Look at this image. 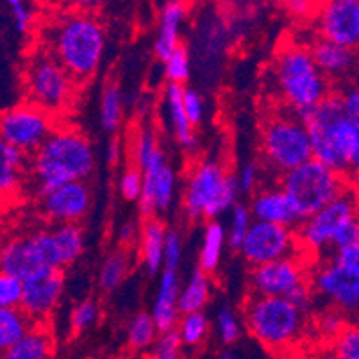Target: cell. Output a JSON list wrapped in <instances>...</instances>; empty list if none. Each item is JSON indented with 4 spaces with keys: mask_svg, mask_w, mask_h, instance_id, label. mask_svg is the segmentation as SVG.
<instances>
[{
    "mask_svg": "<svg viewBox=\"0 0 359 359\" xmlns=\"http://www.w3.org/2000/svg\"><path fill=\"white\" fill-rule=\"evenodd\" d=\"M84 252V233L79 224L52 225L48 229L9 238L2 245L0 269L2 273L22 280L45 272L74 264Z\"/></svg>",
    "mask_w": 359,
    "mask_h": 359,
    "instance_id": "1",
    "label": "cell"
},
{
    "mask_svg": "<svg viewBox=\"0 0 359 359\" xmlns=\"http://www.w3.org/2000/svg\"><path fill=\"white\" fill-rule=\"evenodd\" d=\"M47 52L77 83H86L99 70L106 50L104 25L93 13L68 11L48 25Z\"/></svg>",
    "mask_w": 359,
    "mask_h": 359,
    "instance_id": "2",
    "label": "cell"
},
{
    "mask_svg": "<svg viewBox=\"0 0 359 359\" xmlns=\"http://www.w3.org/2000/svg\"><path fill=\"white\" fill-rule=\"evenodd\" d=\"M95 170V150L74 127H57L29 163V175L38 197L68 182L86 181Z\"/></svg>",
    "mask_w": 359,
    "mask_h": 359,
    "instance_id": "3",
    "label": "cell"
},
{
    "mask_svg": "<svg viewBox=\"0 0 359 359\" xmlns=\"http://www.w3.org/2000/svg\"><path fill=\"white\" fill-rule=\"evenodd\" d=\"M272 84L286 109L302 115L332 93L331 81L316 65L311 48L288 43L277 52L272 65Z\"/></svg>",
    "mask_w": 359,
    "mask_h": 359,
    "instance_id": "4",
    "label": "cell"
},
{
    "mask_svg": "<svg viewBox=\"0 0 359 359\" xmlns=\"http://www.w3.org/2000/svg\"><path fill=\"white\" fill-rule=\"evenodd\" d=\"M299 116L308 127L313 159L348 177L358 145V127L348 118L339 91H332L324 102Z\"/></svg>",
    "mask_w": 359,
    "mask_h": 359,
    "instance_id": "5",
    "label": "cell"
},
{
    "mask_svg": "<svg viewBox=\"0 0 359 359\" xmlns=\"http://www.w3.org/2000/svg\"><path fill=\"white\" fill-rule=\"evenodd\" d=\"M359 220V191L355 186H348L336 201L324 210L300 222L297 227L300 252L304 256L332 254L358 241Z\"/></svg>",
    "mask_w": 359,
    "mask_h": 359,
    "instance_id": "6",
    "label": "cell"
},
{
    "mask_svg": "<svg viewBox=\"0 0 359 359\" xmlns=\"http://www.w3.org/2000/svg\"><path fill=\"white\" fill-rule=\"evenodd\" d=\"M130 159L143 174V194L138 201L142 217L147 220L156 213H166L174 204L177 175L152 127L143 126L136 130L130 140Z\"/></svg>",
    "mask_w": 359,
    "mask_h": 359,
    "instance_id": "7",
    "label": "cell"
},
{
    "mask_svg": "<svg viewBox=\"0 0 359 359\" xmlns=\"http://www.w3.org/2000/svg\"><path fill=\"white\" fill-rule=\"evenodd\" d=\"M241 190L236 175L222 163L204 159L191 166L182 190V210L188 220L211 222L238 204Z\"/></svg>",
    "mask_w": 359,
    "mask_h": 359,
    "instance_id": "8",
    "label": "cell"
},
{
    "mask_svg": "<svg viewBox=\"0 0 359 359\" xmlns=\"http://www.w3.org/2000/svg\"><path fill=\"white\" fill-rule=\"evenodd\" d=\"M261 154L277 175H283L311 161L313 147L304 120L290 109L270 113L261 127Z\"/></svg>",
    "mask_w": 359,
    "mask_h": 359,
    "instance_id": "9",
    "label": "cell"
},
{
    "mask_svg": "<svg viewBox=\"0 0 359 359\" xmlns=\"http://www.w3.org/2000/svg\"><path fill=\"white\" fill-rule=\"evenodd\" d=\"M306 313L283 297L252 295L243 306V324L254 338L269 348L293 344L304 329Z\"/></svg>",
    "mask_w": 359,
    "mask_h": 359,
    "instance_id": "10",
    "label": "cell"
},
{
    "mask_svg": "<svg viewBox=\"0 0 359 359\" xmlns=\"http://www.w3.org/2000/svg\"><path fill=\"white\" fill-rule=\"evenodd\" d=\"M348 181L351 179L347 175L338 174L324 163L311 159L283 175L280 188L290 195L300 218L306 220L344 194L351 186Z\"/></svg>",
    "mask_w": 359,
    "mask_h": 359,
    "instance_id": "11",
    "label": "cell"
},
{
    "mask_svg": "<svg viewBox=\"0 0 359 359\" xmlns=\"http://www.w3.org/2000/svg\"><path fill=\"white\" fill-rule=\"evenodd\" d=\"M77 84L47 50L36 52L25 67L24 86L27 100L54 116L70 107Z\"/></svg>",
    "mask_w": 359,
    "mask_h": 359,
    "instance_id": "12",
    "label": "cell"
},
{
    "mask_svg": "<svg viewBox=\"0 0 359 359\" xmlns=\"http://www.w3.org/2000/svg\"><path fill=\"white\" fill-rule=\"evenodd\" d=\"M57 127L52 113L29 100L8 107L0 118L2 142L20 149L27 156H34Z\"/></svg>",
    "mask_w": 359,
    "mask_h": 359,
    "instance_id": "13",
    "label": "cell"
},
{
    "mask_svg": "<svg viewBox=\"0 0 359 359\" xmlns=\"http://www.w3.org/2000/svg\"><path fill=\"white\" fill-rule=\"evenodd\" d=\"M240 252L254 269L285 257H293L299 254L302 256L297 240V229L259 220H254Z\"/></svg>",
    "mask_w": 359,
    "mask_h": 359,
    "instance_id": "14",
    "label": "cell"
},
{
    "mask_svg": "<svg viewBox=\"0 0 359 359\" xmlns=\"http://www.w3.org/2000/svg\"><path fill=\"white\" fill-rule=\"evenodd\" d=\"M309 280L315 295L345 316H359V279L339 266L334 259H324L313 266Z\"/></svg>",
    "mask_w": 359,
    "mask_h": 359,
    "instance_id": "15",
    "label": "cell"
},
{
    "mask_svg": "<svg viewBox=\"0 0 359 359\" xmlns=\"http://www.w3.org/2000/svg\"><path fill=\"white\" fill-rule=\"evenodd\" d=\"M313 25L322 40L359 50V0H320Z\"/></svg>",
    "mask_w": 359,
    "mask_h": 359,
    "instance_id": "16",
    "label": "cell"
},
{
    "mask_svg": "<svg viewBox=\"0 0 359 359\" xmlns=\"http://www.w3.org/2000/svg\"><path fill=\"white\" fill-rule=\"evenodd\" d=\"M309 272L311 269H308V263L299 256L285 257L256 266L250 276V288L254 295L288 299L299 286L308 283Z\"/></svg>",
    "mask_w": 359,
    "mask_h": 359,
    "instance_id": "17",
    "label": "cell"
},
{
    "mask_svg": "<svg viewBox=\"0 0 359 359\" xmlns=\"http://www.w3.org/2000/svg\"><path fill=\"white\" fill-rule=\"evenodd\" d=\"M91 208V190L86 181L68 182L40 197V211L55 225L79 224Z\"/></svg>",
    "mask_w": 359,
    "mask_h": 359,
    "instance_id": "18",
    "label": "cell"
},
{
    "mask_svg": "<svg viewBox=\"0 0 359 359\" xmlns=\"http://www.w3.org/2000/svg\"><path fill=\"white\" fill-rule=\"evenodd\" d=\"M65 292V277L60 270H45L24 280V300L20 308L34 324H43L52 315Z\"/></svg>",
    "mask_w": 359,
    "mask_h": 359,
    "instance_id": "19",
    "label": "cell"
},
{
    "mask_svg": "<svg viewBox=\"0 0 359 359\" xmlns=\"http://www.w3.org/2000/svg\"><path fill=\"white\" fill-rule=\"evenodd\" d=\"M249 208L254 220L285 225V227H293V229H297L302 222L295 204L290 198V195L280 188V184L272 186V188H263L257 194H254Z\"/></svg>",
    "mask_w": 359,
    "mask_h": 359,
    "instance_id": "20",
    "label": "cell"
},
{
    "mask_svg": "<svg viewBox=\"0 0 359 359\" xmlns=\"http://www.w3.org/2000/svg\"><path fill=\"white\" fill-rule=\"evenodd\" d=\"M311 54L316 65L329 81L348 79L359 68V50L344 47V45L332 43V41L316 38L313 41Z\"/></svg>",
    "mask_w": 359,
    "mask_h": 359,
    "instance_id": "21",
    "label": "cell"
},
{
    "mask_svg": "<svg viewBox=\"0 0 359 359\" xmlns=\"http://www.w3.org/2000/svg\"><path fill=\"white\" fill-rule=\"evenodd\" d=\"M179 295H181V286H179L177 270L165 269L159 273L158 293H156L152 311H150L161 334L177 329L179 320L182 316L179 309Z\"/></svg>",
    "mask_w": 359,
    "mask_h": 359,
    "instance_id": "22",
    "label": "cell"
},
{
    "mask_svg": "<svg viewBox=\"0 0 359 359\" xmlns=\"http://www.w3.org/2000/svg\"><path fill=\"white\" fill-rule=\"evenodd\" d=\"M188 16L184 0H166L159 15L158 34L154 41L156 57L165 63L181 47V27Z\"/></svg>",
    "mask_w": 359,
    "mask_h": 359,
    "instance_id": "23",
    "label": "cell"
},
{
    "mask_svg": "<svg viewBox=\"0 0 359 359\" xmlns=\"http://www.w3.org/2000/svg\"><path fill=\"white\" fill-rule=\"evenodd\" d=\"M184 86L168 84L165 88V109L175 142L188 154H194L197 150V136H195V126L184 111Z\"/></svg>",
    "mask_w": 359,
    "mask_h": 359,
    "instance_id": "24",
    "label": "cell"
},
{
    "mask_svg": "<svg viewBox=\"0 0 359 359\" xmlns=\"http://www.w3.org/2000/svg\"><path fill=\"white\" fill-rule=\"evenodd\" d=\"M140 256L149 276H158L165 269V249L168 229L158 218H147L140 227Z\"/></svg>",
    "mask_w": 359,
    "mask_h": 359,
    "instance_id": "25",
    "label": "cell"
},
{
    "mask_svg": "<svg viewBox=\"0 0 359 359\" xmlns=\"http://www.w3.org/2000/svg\"><path fill=\"white\" fill-rule=\"evenodd\" d=\"M2 352V359H52L54 339L43 324H36L18 344Z\"/></svg>",
    "mask_w": 359,
    "mask_h": 359,
    "instance_id": "26",
    "label": "cell"
},
{
    "mask_svg": "<svg viewBox=\"0 0 359 359\" xmlns=\"http://www.w3.org/2000/svg\"><path fill=\"white\" fill-rule=\"evenodd\" d=\"M229 245L227 241V229L218 220H211L205 224L204 234H202L201 252H198V269L205 273H215L220 266L224 247Z\"/></svg>",
    "mask_w": 359,
    "mask_h": 359,
    "instance_id": "27",
    "label": "cell"
},
{
    "mask_svg": "<svg viewBox=\"0 0 359 359\" xmlns=\"http://www.w3.org/2000/svg\"><path fill=\"white\" fill-rule=\"evenodd\" d=\"M211 299V277L204 270L195 266L190 279L186 280L184 288L179 295V309L181 313H197L204 311Z\"/></svg>",
    "mask_w": 359,
    "mask_h": 359,
    "instance_id": "28",
    "label": "cell"
},
{
    "mask_svg": "<svg viewBox=\"0 0 359 359\" xmlns=\"http://www.w3.org/2000/svg\"><path fill=\"white\" fill-rule=\"evenodd\" d=\"M34 325L22 308H0V348L8 351L18 344Z\"/></svg>",
    "mask_w": 359,
    "mask_h": 359,
    "instance_id": "29",
    "label": "cell"
},
{
    "mask_svg": "<svg viewBox=\"0 0 359 359\" xmlns=\"http://www.w3.org/2000/svg\"><path fill=\"white\" fill-rule=\"evenodd\" d=\"M130 269V257L126 249H118L115 252H109L106 259L102 261L99 272V286L102 292L111 293L115 292L123 280Z\"/></svg>",
    "mask_w": 359,
    "mask_h": 359,
    "instance_id": "30",
    "label": "cell"
},
{
    "mask_svg": "<svg viewBox=\"0 0 359 359\" xmlns=\"http://www.w3.org/2000/svg\"><path fill=\"white\" fill-rule=\"evenodd\" d=\"M159 336L161 332L150 313L140 311L130 318L129 327H127V344L130 348L142 351L150 345H156Z\"/></svg>",
    "mask_w": 359,
    "mask_h": 359,
    "instance_id": "31",
    "label": "cell"
},
{
    "mask_svg": "<svg viewBox=\"0 0 359 359\" xmlns=\"http://www.w3.org/2000/svg\"><path fill=\"white\" fill-rule=\"evenodd\" d=\"M123 118L122 91L115 83H107L100 100V126L106 133H115Z\"/></svg>",
    "mask_w": 359,
    "mask_h": 359,
    "instance_id": "32",
    "label": "cell"
},
{
    "mask_svg": "<svg viewBox=\"0 0 359 359\" xmlns=\"http://www.w3.org/2000/svg\"><path fill=\"white\" fill-rule=\"evenodd\" d=\"M177 334L181 338V344L186 347H197L205 339L210 332V320L204 311L184 313L179 320Z\"/></svg>",
    "mask_w": 359,
    "mask_h": 359,
    "instance_id": "33",
    "label": "cell"
},
{
    "mask_svg": "<svg viewBox=\"0 0 359 359\" xmlns=\"http://www.w3.org/2000/svg\"><path fill=\"white\" fill-rule=\"evenodd\" d=\"M254 224V217L250 213L249 205L238 202L231 210V222L229 229H227V241H229V247L234 250H240L241 245H243L245 238L249 234L250 227Z\"/></svg>",
    "mask_w": 359,
    "mask_h": 359,
    "instance_id": "34",
    "label": "cell"
},
{
    "mask_svg": "<svg viewBox=\"0 0 359 359\" xmlns=\"http://www.w3.org/2000/svg\"><path fill=\"white\" fill-rule=\"evenodd\" d=\"M163 65H165V79L168 81V84L184 86L188 83L191 75V57L184 45H181Z\"/></svg>",
    "mask_w": 359,
    "mask_h": 359,
    "instance_id": "35",
    "label": "cell"
},
{
    "mask_svg": "<svg viewBox=\"0 0 359 359\" xmlns=\"http://www.w3.org/2000/svg\"><path fill=\"white\" fill-rule=\"evenodd\" d=\"M339 95H341V100H344V107L347 111L348 118L358 127V145H355V152L352 156L348 179L355 181V184H359V84H354V86H348L347 90L339 91Z\"/></svg>",
    "mask_w": 359,
    "mask_h": 359,
    "instance_id": "36",
    "label": "cell"
},
{
    "mask_svg": "<svg viewBox=\"0 0 359 359\" xmlns=\"http://www.w3.org/2000/svg\"><path fill=\"white\" fill-rule=\"evenodd\" d=\"M332 359H359V325L348 324L331 341Z\"/></svg>",
    "mask_w": 359,
    "mask_h": 359,
    "instance_id": "37",
    "label": "cell"
},
{
    "mask_svg": "<svg viewBox=\"0 0 359 359\" xmlns=\"http://www.w3.org/2000/svg\"><path fill=\"white\" fill-rule=\"evenodd\" d=\"M241 320L238 313L231 306H222L215 316V327H217L218 338L225 345L234 344L241 334Z\"/></svg>",
    "mask_w": 359,
    "mask_h": 359,
    "instance_id": "38",
    "label": "cell"
},
{
    "mask_svg": "<svg viewBox=\"0 0 359 359\" xmlns=\"http://www.w3.org/2000/svg\"><path fill=\"white\" fill-rule=\"evenodd\" d=\"M100 316V304L93 299H86L75 306L70 315V327L75 334L88 331L97 324Z\"/></svg>",
    "mask_w": 359,
    "mask_h": 359,
    "instance_id": "39",
    "label": "cell"
},
{
    "mask_svg": "<svg viewBox=\"0 0 359 359\" xmlns=\"http://www.w3.org/2000/svg\"><path fill=\"white\" fill-rule=\"evenodd\" d=\"M118 191L122 198L129 202H138L143 194V174L135 165L126 166L118 179Z\"/></svg>",
    "mask_w": 359,
    "mask_h": 359,
    "instance_id": "40",
    "label": "cell"
},
{
    "mask_svg": "<svg viewBox=\"0 0 359 359\" xmlns=\"http://www.w3.org/2000/svg\"><path fill=\"white\" fill-rule=\"evenodd\" d=\"M24 300V280L20 277L0 276V308H20Z\"/></svg>",
    "mask_w": 359,
    "mask_h": 359,
    "instance_id": "41",
    "label": "cell"
},
{
    "mask_svg": "<svg viewBox=\"0 0 359 359\" xmlns=\"http://www.w3.org/2000/svg\"><path fill=\"white\" fill-rule=\"evenodd\" d=\"M347 325V316L334 308H329L325 309V311H322L320 313L318 320H316V327H318L320 334L324 336V338L331 339V341L339 334V332L344 331Z\"/></svg>",
    "mask_w": 359,
    "mask_h": 359,
    "instance_id": "42",
    "label": "cell"
},
{
    "mask_svg": "<svg viewBox=\"0 0 359 359\" xmlns=\"http://www.w3.org/2000/svg\"><path fill=\"white\" fill-rule=\"evenodd\" d=\"M6 4L11 13L15 31L22 36L27 34L31 31L32 18H34V13H32L31 6L27 4V0H6Z\"/></svg>",
    "mask_w": 359,
    "mask_h": 359,
    "instance_id": "43",
    "label": "cell"
},
{
    "mask_svg": "<svg viewBox=\"0 0 359 359\" xmlns=\"http://www.w3.org/2000/svg\"><path fill=\"white\" fill-rule=\"evenodd\" d=\"M181 338L177 331L163 332L154 345V352L150 359H179V348H181Z\"/></svg>",
    "mask_w": 359,
    "mask_h": 359,
    "instance_id": "44",
    "label": "cell"
},
{
    "mask_svg": "<svg viewBox=\"0 0 359 359\" xmlns=\"http://www.w3.org/2000/svg\"><path fill=\"white\" fill-rule=\"evenodd\" d=\"M25 170L13 168V166L0 163V190L4 197H13L24 184Z\"/></svg>",
    "mask_w": 359,
    "mask_h": 359,
    "instance_id": "45",
    "label": "cell"
},
{
    "mask_svg": "<svg viewBox=\"0 0 359 359\" xmlns=\"http://www.w3.org/2000/svg\"><path fill=\"white\" fill-rule=\"evenodd\" d=\"M184 111L195 127L201 126L205 115V104L204 97L194 88H186L184 91Z\"/></svg>",
    "mask_w": 359,
    "mask_h": 359,
    "instance_id": "46",
    "label": "cell"
},
{
    "mask_svg": "<svg viewBox=\"0 0 359 359\" xmlns=\"http://www.w3.org/2000/svg\"><path fill=\"white\" fill-rule=\"evenodd\" d=\"M236 177L241 194H257V186L261 181V166L254 161L245 163Z\"/></svg>",
    "mask_w": 359,
    "mask_h": 359,
    "instance_id": "47",
    "label": "cell"
},
{
    "mask_svg": "<svg viewBox=\"0 0 359 359\" xmlns=\"http://www.w3.org/2000/svg\"><path fill=\"white\" fill-rule=\"evenodd\" d=\"M182 259V240L177 231H168L165 249V269L179 270ZM163 269V270H165Z\"/></svg>",
    "mask_w": 359,
    "mask_h": 359,
    "instance_id": "48",
    "label": "cell"
},
{
    "mask_svg": "<svg viewBox=\"0 0 359 359\" xmlns=\"http://www.w3.org/2000/svg\"><path fill=\"white\" fill-rule=\"evenodd\" d=\"M331 257L339 264V266H344L347 272H351L352 276L359 279V243L348 245L345 249L332 254Z\"/></svg>",
    "mask_w": 359,
    "mask_h": 359,
    "instance_id": "49",
    "label": "cell"
},
{
    "mask_svg": "<svg viewBox=\"0 0 359 359\" xmlns=\"http://www.w3.org/2000/svg\"><path fill=\"white\" fill-rule=\"evenodd\" d=\"M288 300H292L293 304H295L300 311H304L306 315H308L313 309V304H315V290H313L311 286V280H308V283H304L302 286H299V288L288 297Z\"/></svg>",
    "mask_w": 359,
    "mask_h": 359,
    "instance_id": "50",
    "label": "cell"
},
{
    "mask_svg": "<svg viewBox=\"0 0 359 359\" xmlns=\"http://www.w3.org/2000/svg\"><path fill=\"white\" fill-rule=\"evenodd\" d=\"M283 6L295 18H304V16L315 15L318 4H315V0H283Z\"/></svg>",
    "mask_w": 359,
    "mask_h": 359,
    "instance_id": "51",
    "label": "cell"
},
{
    "mask_svg": "<svg viewBox=\"0 0 359 359\" xmlns=\"http://www.w3.org/2000/svg\"><path fill=\"white\" fill-rule=\"evenodd\" d=\"M61 8L68 11H79V13H93L95 9L102 8L107 0H55Z\"/></svg>",
    "mask_w": 359,
    "mask_h": 359,
    "instance_id": "52",
    "label": "cell"
},
{
    "mask_svg": "<svg viewBox=\"0 0 359 359\" xmlns=\"http://www.w3.org/2000/svg\"><path fill=\"white\" fill-rule=\"evenodd\" d=\"M140 233H142V229H138L133 222H127V224L120 225L116 238H118V243L122 245V247H129V245H133L138 240Z\"/></svg>",
    "mask_w": 359,
    "mask_h": 359,
    "instance_id": "53",
    "label": "cell"
},
{
    "mask_svg": "<svg viewBox=\"0 0 359 359\" xmlns=\"http://www.w3.org/2000/svg\"><path fill=\"white\" fill-rule=\"evenodd\" d=\"M123 154V145L118 138H111L109 143L106 147V161L107 165L115 166L118 165L120 159H122Z\"/></svg>",
    "mask_w": 359,
    "mask_h": 359,
    "instance_id": "54",
    "label": "cell"
},
{
    "mask_svg": "<svg viewBox=\"0 0 359 359\" xmlns=\"http://www.w3.org/2000/svg\"><path fill=\"white\" fill-rule=\"evenodd\" d=\"M218 359H236V355H234L233 352L225 351V352H222V354H220V358H218Z\"/></svg>",
    "mask_w": 359,
    "mask_h": 359,
    "instance_id": "55",
    "label": "cell"
},
{
    "mask_svg": "<svg viewBox=\"0 0 359 359\" xmlns=\"http://www.w3.org/2000/svg\"><path fill=\"white\" fill-rule=\"evenodd\" d=\"M355 243H359V220H358V241Z\"/></svg>",
    "mask_w": 359,
    "mask_h": 359,
    "instance_id": "56",
    "label": "cell"
},
{
    "mask_svg": "<svg viewBox=\"0 0 359 359\" xmlns=\"http://www.w3.org/2000/svg\"><path fill=\"white\" fill-rule=\"evenodd\" d=\"M220 2H227V0H220Z\"/></svg>",
    "mask_w": 359,
    "mask_h": 359,
    "instance_id": "57",
    "label": "cell"
},
{
    "mask_svg": "<svg viewBox=\"0 0 359 359\" xmlns=\"http://www.w3.org/2000/svg\"><path fill=\"white\" fill-rule=\"evenodd\" d=\"M331 359H332V358H331Z\"/></svg>",
    "mask_w": 359,
    "mask_h": 359,
    "instance_id": "58",
    "label": "cell"
}]
</instances>
